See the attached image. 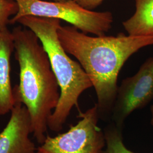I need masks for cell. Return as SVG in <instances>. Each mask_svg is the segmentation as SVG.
Returning a JSON list of instances; mask_svg holds the SVG:
<instances>
[{
    "label": "cell",
    "mask_w": 153,
    "mask_h": 153,
    "mask_svg": "<svg viewBox=\"0 0 153 153\" xmlns=\"http://www.w3.org/2000/svg\"><path fill=\"white\" fill-rule=\"evenodd\" d=\"M66 52L74 56L87 73L97 97L100 118L112 114L118 88L117 79L122 67L140 49L153 45V35L90 36L73 26L57 30Z\"/></svg>",
    "instance_id": "obj_1"
},
{
    "label": "cell",
    "mask_w": 153,
    "mask_h": 153,
    "mask_svg": "<svg viewBox=\"0 0 153 153\" xmlns=\"http://www.w3.org/2000/svg\"><path fill=\"white\" fill-rule=\"evenodd\" d=\"M19 83L14 93L27 108L32 133L39 145L47 136L49 117L57 107L60 90L49 57L38 36L21 26L12 30Z\"/></svg>",
    "instance_id": "obj_2"
},
{
    "label": "cell",
    "mask_w": 153,
    "mask_h": 153,
    "mask_svg": "<svg viewBox=\"0 0 153 153\" xmlns=\"http://www.w3.org/2000/svg\"><path fill=\"white\" fill-rule=\"evenodd\" d=\"M16 23L38 36L48 56L60 90L58 104L49 117L48 129L58 133L63 129L71 109L78 106L81 95L93 88L92 82L81 64L72 60L61 44L57 35L60 20L25 16L18 19Z\"/></svg>",
    "instance_id": "obj_3"
},
{
    "label": "cell",
    "mask_w": 153,
    "mask_h": 153,
    "mask_svg": "<svg viewBox=\"0 0 153 153\" xmlns=\"http://www.w3.org/2000/svg\"><path fill=\"white\" fill-rule=\"evenodd\" d=\"M18 11L10 19V24L25 16L53 18L70 23L85 33L103 36L111 29L114 16L110 11L86 9L74 0L55 2L47 0H13Z\"/></svg>",
    "instance_id": "obj_4"
},
{
    "label": "cell",
    "mask_w": 153,
    "mask_h": 153,
    "mask_svg": "<svg viewBox=\"0 0 153 153\" xmlns=\"http://www.w3.org/2000/svg\"><path fill=\"white\" fill-rule=\"evenodd\" d=\"M81 119L67 131L55 137L47 135L37 148V153H104V131L99 127L97 104L85 112H79Z\"/></svg>",
    "instance_id": "obj_5"
},
{
    "label": "cell",
    "mask_w": 153,
    "mask_h": 153,
    "mask_svg": "<svg viewBox=\"0 0 153 153\" xmlns=\"http://www.w3.org/2000/svg\"><path fill=\"white\" fill-rule=\"evenodd\" d=\"M153 100V57L148 58L137 73L123 79L118 86L111 117L113 123L123 129L126 119Z\"/></svg>",
    "instance_id": "obj_6"
},
{
    "label": "cell",
    "mask_w": 153,
    "mask_h": 153,
    "mask_svg": "<svg viewBox=\"0 0 153 153\" xmlns=\"http://www.w3.org/2000/svg\"><path fill=\"white\" fill-rule=\"evenodd\" d=\"M14 97L10 117L0 131V153H36L38 148L30 138L32 129L28 111L15 94Z\"/></svg>",
    "instance_id": "obj_7"
},
{
    "label": "cell",
    "mask_w": 153,
    "mask_h": 153,
    "mask_svg": "<svg viewBox=\"0 0 153 153\" xmlns=\"http://www.w3.org/2000/svg\"><path fill=\"white\" fill-rule=\"evenodd\" d=\"M14 50L12 32L7 28L0 30V115L11 112L16 99L11 86V57Z\"/></svg>",
    "instance_id": "obj_8"
},
{
    "label": "cell",
    "mask_w": 153,
    "mask_h": 153,
    "mask_svg": "<svg viewBox=\"0 0 153 153\" xmlns=\"http://www.w3.org/2000/svg\"><path fill=\"white\" fill-rule=\"evenodd\" d=\"M136 10L129 18L123 22L128 35H153V0H135Z\"/></svg>",
    "instance_id": "obj_9"
},
{
    "label": "cell",
    "mask_w": 153,
    "mask_h": 153,
    "mask_svg": "<svg viewBox=\"0 0 153 153\" xmlns=\"http://www.w3.org/2000/svg\"><path fill=\"white\" fill-rule=\"evenodd\" d=\"M106 149L104 153H135L126 147L123 136V129L114 123L108 126L104 131Z\"/></svg>",
    "instance_id": "obj_10"
},
{
    "label": "cell",
    "mask_w": 153,
    "mask_h": 153,
    "mask_svg": "<svg viewBox=\"0 0 153 153\" xmlns=\"http://www.w3.org/2000/svg\"><path fill=\"white\" fill-rule=\"evenodd\" d=\"M18 11V5L13 0H0V30L7 28L10 16H15Z\"/></svg>",
    "instance_id": "obj_11"
},
{
    "label": "cell",
    "mask_w": 153,
    "mask_h": 153,
    "mask_svg": "<svg viewBox=\"0 0 153 153\" xmlns=\"http://www.w3.org/2000/svg\"><path fill=\"white\" fill-rule=\"evenodd\" d=\"M83 7L93 10L100 5L104 0H74Z\"/></svg>",
    "instance_id": "obj_12"
},
{
    "label": "cell",
    "mask_w": 153,
    "mask_h": 153,
    "mask_svg": "<svg viewBox=\"0 0 153 153\" xmlns=\"http://www.w3.org/2000/svg\"><path fill=\"white\" fill-rule=\"evenodd\" d=\"M150 114H151L150 124L153 126V104L150 107Z\"/></svg>",
    "instance_id": "obj_13"
},
{
    "label": "cell",
    "mask_w": 153,
    "mask_h": 153,
    "mask_svg": "<svg viewBox=\"0 0 153 153\" xmlns=\"http://www.w3.org/2000/svg\"><path fill=\"white\" fill-rule=\"evenodd\" d=\"M47 1H55V2H64L68 0H47Z\"/></svg>",
    "instance_id": "obj_14"
},
{
    "label": "cell",
    "mask_w": 153,
    "mask_h": 153,
    "mask_svg": "<svg viewBox=\"0 0 153 153\" xmlns=\"http://www.w3.org/2000/svg\"></svg>",
    "instance_id": "obj_15"
}]
</instances>
